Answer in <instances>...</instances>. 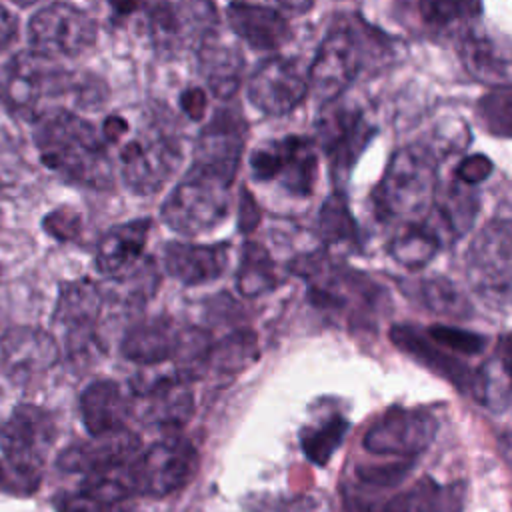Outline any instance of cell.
Returning <instances> with one entry per match:
<instances>
[{"label":"cell","mask_w":512,"mask_h":512,"mask_svg":"<svg viewBox=\"0 0 512 512\" xmlns=\"http://www.w3.org/2000/svg\"><path fill=\"white\" fill-rule=\"evenodd\" d=\"M258 356L256 334L250 330H234L220 342L210 346L208 366L222 374H236L248 368Z\"/></svg>","instance_id":"obj_38"},{"label":"cell","mask_w":512,"mask_h":512,"mask_svg":"<svg viewBox=\"0 0 512 512\" xmlns=\"http://www.w3.org/2000/svg\"><path fill=\"white\" fill-rule=\"evenodd\" d=\"M458 56L464 70L482 84L510 86V58L490 34L468 26L458 34Z\"/></svg>","instance_id":"obj_24"},{"label":"cell","mask_w":512,"mask_h":512,"mask_svg":"<svg viewBox=\"0 0 512 512\" xmlns=\"http://www.w3.org/2000/svg\"><path fill=\"white\" fill-rule=\"evenodd\" d=\"M42 226L56 240H72V238H76L80 234L82 220H80V214L76 210H72L68 206H62V208L52 210L44 218Z\"/></svg>","instance_id":"obj_43"},{"label":"cell","mask_w":512,"mask_h":512,"mask_svg":"<svg viewBox=\"0 0 512 512\" xmlns=\"http://www.w3.org/2000/svg\"><path fill=\"white\" fill-rule=\"evenodd\" d=\"M246 140V122L238 108H220L200 130L192 162L234 182Z\"/></svg>","instance_id":"obj_18"},{"label":"cell","mask_w":512,"mask_h":512,"mask_svg":"<svg viewBox=\"0 0 512 512\" xmlns=\"http://www.w3.org/2000/svg\"><path fill=\"white\" fill-rule=\"evenodd\" d=\"M478 208L480 200L474 192V186L454 180L444 192H436L424 220L432 226L442 244L446 240L454 242L472 228Z\"/></svg>","instance_id":"obj_28"},{"label":"cell","mask_w":512,"mask_h":512,"mask_svg":"<svg viewBox=\"0 0 512 512\" xmlns=\"http://www.w3.org/2000/svg\"><path fill=\"white\" fill-rule=\"evenodd\" d=\"M508 336L502 338L500 352L488 358L470 378L474 398L492 412H504L510 406V370H508Z\"/></svg>","instance_id":"obj_35"},{"label":"cell","mask_w":512,"mask_h":512,"mask_svg":"<svg viewBox=\"0 0 512 512\" xmlns=\"http://www.w3.org/2000/svg\"><path fill=\"white\" fill-rule=\"evenodd\" d=\"M56 360V340L40 328L16 326L0 336V362L16 384H24V380L48 370Z\"/></svg>","instance_id":"obj_20"},{"label":"cell","mask_w":512,"mask_h":512,"mask_svg":"<svg viewBox=\"0 0 512 512\" xmlns=\"http://www.w3.org/2000/svg\"><path fill=\"white\" fill-rule=\"evenodd\" d=\"M198 72L212 92L220 100H230L242 80L244 56L238 46L220 38L218 30L206 38L196 50Z\"/></svg>","instance_id":"obj_27"},{"label":"cell","mask_w":512,"mask_h":512,"mask_svg":"<svg viewBox=\"0 0 512 512\" xmlns=\"http://www.w3.org/2000/svg\"><path fill=\"white\" fill-rule=\"evenodd\" d=\"M20 36V20L14 10L0 2V56H4Z\"/></svg>","instance_id":"obj_45"},{"label":"cell","mask_w":512,"mask_h":512,"mask_svg":"<svg viewBox=\"0 0 512 512\" xmlns=\"http://www.w3.org/2000/svg\"><path fill=\"white\" fill-rule=\"evenodd\" d=\"M316 136L336 190H344L358 158L376 136L374 124L364 110L336 98L322 104L316 118Z\"/></svg>","instance_id":"obj_9"},{"label":"cell","mask_w":512,"mask_h":512,"mask_svg":"<svg viewBox=\"0 0 512 512\" xmlns=\"http://www.w3.org/2000/svg\"><path fill=\"white\" fill-rule=\"evenodd\" d=\"M366 64V36L348 16H338L326 30L308 66V88L328 104L352 86Z\"/></svg>","instance_id":"obj_5"},{"label":"cell","mask_w":512,"mask_h":512,"mask_svg":"<svg viewBox=\"0 0 512 512\" xmlns=\"http://www.w3.org/2000/svg\"><path fill=\"white\" fill-rule=\"evenodd\" d=\"M42 482V468L18 464L8 458H0V492L14 496H30Z\"/></svg>","instance_id":"obj_41"},{"label":"cell","mask_w":512,"mask_h":512,"mask_svg":"<svg viewBox=\"0 0 512 512\" xmlns=\"http://www.w3.org/2000/svg\"><path fill=\"white\" fill-rule=\"evenodd\" d=\"M350 430V422L340 416L332 414L318 422L316 426H308L300 434V446L306 458L318 466L328 464L332 454L340 448L342 440Z\"/></svg>","instance_id":"obj_39"},{"label":"cell","mask_w":512,"mask_h":512,"mask_svg":"<svg viewBox=\"0 0 512 512\" xmlns=\"http://www.w3.org/2000/svg\"><path fill=\"white\" fill-rule=\"evenodd\" d=\"M180 330L170 318L158 316L132 326L122 342L120 354L142 366H158L174 358Z\"/></svg>","instance_id":"obj_29"},{"label":"cell","mask_w":512,"mask_h":512,"mask_svg":"<svg viewBox=\"0 0 512 512\" xmlns=\"http://www.w3.org/2000/svg\"><path fill=\"white\" fill-rule=\"evenodd\" d=\"M180 104L192 120H200L206 112V94L200 88H190V90L182 92Z\"/></svg>","instance_id":"obj_47"},{"label":"cell","mask_w":512,"mask_h":512,"mask_svg":"<svg viewBox=\"0 0 512 512\" xmlns=\"http://www.w3.org/2000/svg\"><path fill=\"white\" fill-rule=\"evenodd\" d=\"M510 86H498L478 102V120L488 132L506 138L510 134Z\"/></svg>","instance_id":"obj_40"},{"label":"cell","mask_w":512,"mask_h":512,"mask_svg":"<svg viewBox=\"0 0 512 512\" xmlns=\"http://www.w3.org/2000/svg\"><path fill=\"white\" fill-rule=\"evenodd\" d=\"M198 470V450L184 436H168L134 456L120 472L134 496L164 498L182 490Z\"/></svg>","instance_id":"obj_7"},{"label":"cell","mask_w":512,"mask_h":512,"mask_svg":"<svg viewBox=\"0 0 512 512\" xmlns=\"http://www.w3.org/2000/svg\"><path fill=\"white\" fill-rule=\"evenodd\" d=\"M278 286V276L270 252L258 242L242 246L240 264L236 270V288L244 298H258Z\"/></svg>","instance_id":"obj_37"},{"label":"cell","mask_w":512,"mask_h":512,"mask_svg":"<svg viewBox=\"0 0 512 512\" xmlns=\"http://www.w3.org/2000/svg\"><path fill=\"white\" fill-rule=\"evenodd\" d=\"M134 498L122 476L100 474L86 476V480L68 492L54 496L56 512H128L130 500Z\"/></svg>","instance_id":"obj_26"},{"label":"cell","mask_w":512,"mask_h":512,"mask_svg":"<svg viewBox=\"0 0 512 512\" xmlns=\"http://www.w3.org/2000/svg\"><path fill=\"white\" fill-rule=\"evenodd\" d=\"M140 450V436L128 426L66 446L56 466L66 474L100 476L124 468Z\"/></svg>","instance_id":"obj_17"},{"label":"cell","mask_w":512,"mask_h":512,"mask_svg":"<svg viewBox=\"0 0 512 512\" xmlns=\"http://www.w3.org/2000/svg\"><path fill=\"white\" fill-rule=\"evenodd\" d=\"M438 192V160L428 144L398 148L372 192V206L382 222L422 220Z\"/></svg>","instance_id":"obj_3"},{"label":"cell","mask_w":512,"mask_h":512,"mask_svg":"<svg viewBox=\"0 0 512 512\" xmlns=\"http://www.w3.org/2000/svg\"><path fill=\"white\" fill-rule=\"evenodd\" d=\"M150 226V218H136L108 228L96 246V270L108 278H118L128 272L144 252Z\"/></svg>","instance_id":"obj_23"},{"label":"cell","mask_w":512,"mask_h":512,"mask_svg":"<svg viewBox=\"0 0 512 512\" xmlns=\"http://www.w3.org/2000/svg\"><path fill=\"white\" fill-rule=\"evenodd\" d=\"M250 174L256 182H276L290 196L306 198L318 180V150L308 136L288 134L264 142L250 154Z\"/></svg>","instance_id":"obj_11"},{"label":"cell","mask_w":512,"mask_h":512,"mask_svg":"<svg viewBox=\"0 0 512 512\" xmlns=\"http://www.w3.org/2000/svg\"><path fill=\"white\" fill-rule=\"evenodd\" d=\"M316 234L324 246H356L360 242V228L350 212L344 190H334L322 202L316 218Z\"/></svg>","instance_id":"obj_36"},{"label":"cell","mask_w":512,"mask_h":512,"mask_svg":"<svg viewBox=\"0 0 512 512\" xmlns=\"http://www.w3.org/2000/svg\"><path fill=\"white\" fill-rule=\"evenodd\" d=\"M8 2H12V4L24 8V6H32V4H36V2H40V0H8Z\"/></svg>","instance_id":"obj_49"},{"label":"cell","mask_w":512,"mask_h":512,"mask_svg":"<svg viewBox=\"0 0 512 512\" xmlns=\"http://www.w3.org/2000/svg\"><path fill=\"white\" fill-rule=\"evenodd\" d=\"M484 0H412L416 26L428 36L462 32L482 14Z\"/></svg>","instance_id":"obj_32"},{"label":"cell","mask_w":512,"mask_h":512,"mask_svg":"<svg viewBox=\"0 0 512 512\" xmlns=\"http://www.w3.org/2000/svg\"><path fill=\"white\" fill-rule=\"evenodd\" d=\"M308 78L298 60L272 56L252 72L246 94L250 104L266 116H286L294 112L308 96Z\"/></svg>","instance_id":"obj_14"},{"label":"cell","mask_w":512,"mask_h":512,"mask_svg":"<svg viewBox=\"0 0 512 512\" xmlns=\"http://www.w3.org/2000/svg\"><path fill=\"white\" fill-rule=\"evenodd\" d=\"M218 30L214 0H152L148 34L162 58L196 52Z\"/></svg>","instance_id":"obj_10"},{"label":"cell","mask_w":512,"mask_h":512,"mask_svg":"<svg viewBox=\"0 0 512 512\" xmlns=\"http://www.w3.org/2000/svg\"><path fill=\"white\" fill-rule=\"evenodd\" d=\"M512 242L506 218L490 220L468 248V276L484 298L496 304L508 302L512 280Z\"/></svg>","instance_id":"obj_13"},{"label":"cell","mask_w":512,"mask_h":512,"mask_svg":"<svg viewBox=\"0 0 512 512\" xmlns=\"http://www.w3.org/2000/svg\"><path fill=\"white\" fill-rule=\"evenodd\" d=\"M426 336L432 342H436L438 346H444V348L464 354V356H478L486 348V336L464 330V328L448 326V324L430 326Z\"/></svg>","instance_id":"obj_42"},{"label":"cell","mask_w":512,"mask_h":512,"mask_svg":"<svg viewBox=\"0 0 512 512\" xmlns=\"http://www.w3.org/2000/svg\"><path fill=\"white\" fill-rule=\"evenodd\" d=\"M104 304L100 288L88 280H74L60 288L54 326L62 332L70 356L84 354L96 342V322Z\"/></svg>","instance_id":"obj_16"},{"label":"cell","mask_w":512,"mask_h":512,"mask_svg":"<svg viewBox=\"0 0 512 512\" xmlns=\"http://www.w3.org/2000/svg\"><path fill=\"white\" fill-rule=\"evenodd\" d=\"M28 50L48 58H78L98 40V24L84 8L54 0L40 6L26 24Z\"/></svg>","instance_id":"obj_8"},{"label":"cell","mask_w":512,"mask_h":512,"mask_svg":"<svg viewBox=\"0 0 512 512\" xmlns=\"http://www.w3.org/2000/svg\"><path fill=\"white\" fill-rule=\"evenodd\" d=\"M232 182L204 166L190 164L160 206L164 224L182 236L218 228L230 210Z\"/></svg>","instance_id":"obj_4"},{"label":"cell","mask_w":512,"mask_h":512,"mask_svg":"<svg viewBox=\"0 0 512 512\" xmlns=\"http://www.w3.org/2000/svg\"><path fill=\"white\" fill-rule=\"evenodd\" d=\"M494 170V164L490 162L488 156L484 154H472V156H466L454 170V176L456 180H460L462 184H468V186H476L480 182H484Z\"/></svg>","instance_id":"obj_44"},{"label":"cell","mask_w":512,"mask_h":512,"mask_svg":"<svg viewBox=\"0 0 512 512\" xmlns=\"http://www.w3.org/2000/svg\"><path fill=\"white\" fill-rule=\"evenodd\" d=\"M162 266L168 276L184 286H200L218 280L228 266V244L168 242L162 252Z\"/></svg>","instance_id":"obj_22"},{"label":"cell","mask_w":512,"mask_h":512,"mask_svg":"<svg viewBox=\"0 0 512 512\" xmlns=\"http://www.w3.org/2000/svg\"><path fill=\"white\" fill-rule=\"evenodd\" d=\"M80 416L90 436L108 434L126 426L130 414V398L114 380L102 378L90 382L80 394Z\"/></svg>","instance_id":"obj_25"},{"label":"cell","mask_w":512,"mask_h":512,"mask_svg":"<svg viewBox=\"0 0 512 512\" xmlns=\"http://www.w3.org/2000/svg\"><path fill=\"white\" fill-rule=\"evenodd\" d=\"M32 124L34 148L48 170L94 190H108L114 184L108 144L88 118L66 108H50Z\"/></svg>","instance_id":"obj_1"},{"label":"cell","mask_w":512,"mask_h":512,"mask_svg":"<svg viewBox=\"0 0 512 512\" xmlns=\"http://www.w3.org/2000/svg\"><path fill=\"white\" fill-rule=\"evenodd\" d=\"M0 398H2V390H0Z\"/></svg>","instance_id":"obj_50"},{"label":"cell","mask_w":512,"mask_h":512,"mask_svg":"<svg viewBox=\"0 0 512 512\" xmlns=\"http://www.w3.org/2000/svg\"><path fill=\"white\" fill-rule=\"evenodd\" d=\"M180 162V138L162 124L142 128L136 136L120 142V178L132 194H156L176 174Z\"/></svg>","instance_id":"obj_6"},{"label":"cell","mask_w":512,"mask_h":512,"mask_svg":"<svg viewBox=\"0 0 512 512\" xmlns=\"http://www.w3.org/2000/svg\"><path fill=\"white\" fill-rule=\"evenodd\" d=\"M404 290L410 298H414L430 314L448 316V318H456V320L472 316V302L448 278H442V276L420 278L416 282L406 284Z\"/></svg>","instance_id":"obj_33"},{"label":"cell","mask_w":512,"mask_h":512,"mask_svg":"<svg viewBox=\"0 0 512 512\" xmlns=\"http://www.w3.org/2000/svg\"><path fill=\"white\" fill-rule=\"evenodd\" d=\"M56 438V422L52 414L34 404H18L8 420L0 426V450L4 458L40 466Z\"/></svg>","instance_id":"obj_19"},{"label":"cell","mask_w":512,"mask_h":512,"mask_svg":"<svg viewBox=\"0 0 512 512\" xmlns=\"http://www.w3.org/2000/svg\"><path fill=\"white\" fill-rule=\"evenodd\" d=\"M438 422L424 408H388L364 434L362 446L376 456L416 458L430 448Z\"/></svg>","instance_id":"obj_12"},{"label":"cell","mask_w":512,"mask_h":512,"mask_svg":"<svg viewBox=\"0 0 512 512\" xmlns=\"http://www.w3.org/2000/svg\"><path fill=\"white\" fill-rule=\"evenodd\" d=\"M30 50L16 52L0 66V102L14 116L34 122L44 112V102L70 96L88 108L104 100L94 78H84L56 66Z\"/></svg>","instance_id":"obj_2"},{"label":"cell","mask_w":512,"mask_h":512,"mask_svg":"<svg viewBox=\"0 0 512 512\" xmlns=\"http://www.w3.org/2000/svg\"><path fill=\"white\" fill-rule=\"evenodd\" d=\"M132 392L142 400L138 408L140 420L158 428H182L194 412V396L188 380L176 370L152 376L138 374L132 380Z\"/></svg>","instance_id":"obj_15"},{"label":"cell","mask_w":512,"mask_h":512,"mask_svg":"<svg viewBox=\"0 0 512 512\" xmlns=\"http://www.w3.org/2000/svg\"><path fill=\"white\" fill-rule=\"evenodd\" d=\"M260 220V208L256 204V200L252 198V194L248 190H242V198H240V208H238V228L248 234L256 228Z\"/></svg>","instance_id":"obj_46"},{"label":"cell","mask_w":512,"mask_h":512,"mask_svg":"<svg viewBox=\"0 0 512 512\" xmlns=\"http://www.w3.org/2000/svg\"><path fill=\"white\" fill-rule=\"evenodd\" d=\"M390 338L402 352L418 360L436 376L448 380L454 388L462 390V394L470 390V378H472L470 368L464 362L448 356L438 344H432L430 338L420 334L416 328L406 324L394 326L390 330Z\"/></svg>","instance_id":"obj_30"},{"label":"cell","mask_w":512,"mask_h":512,"mask_svg":"<svg viewBox=\"0 0 512 512\" xmlns=\"http://www.w3.org/2000/svg\"><path fill=\"white\" fill-rule=\"evenodd\" d=\"M466 486L462 482L438 484L434 478H420L412 488L390 496L384 512H462Z\"/></svg>","instance_id":"obj_31"},{"label":"cell","mask_w":512,"mask_h":512,"mask_svg":"<svg viewBox=\"0 0 512 512\" xmlns=\"http://www.w3.org/2000/svg\"><path fill=\"white\" fill-rule=\"evenodd\" d=\"M442 240L432 226L422 218L416 222H404L388 242V254L404 268L418 270L434 260Z\"/></svg>","instance_id":"obj_34"},{"label":"cell","mask_w":512,"mask_h":512,"mask_svg":"<svg viewBox=\"0 0 512 512\" xmlns=\"http://www.w3.org/2000/svg\"><path fill=\"white\" fill-rule=\"evenodd\" d=\"M108 4L116 16H128L142 8V0H108Z\"/></svg>","instance_id":"obj_48"},{"label":"cell","mask_w":512,"mask_h":512,"mask_svg":"<svg viewBox=\"0 0 512 512\" xmlns=\"http://www.w3.org/2000/svg\"><path fill=\"white\" fill-rule=\"evenodd\" d=\"M226 22L232 34L254 50H278L290 38L284 12L266 4L232 0L226 8Z\"/></svg>","instance_id":"obj_21"}]
</instances>
